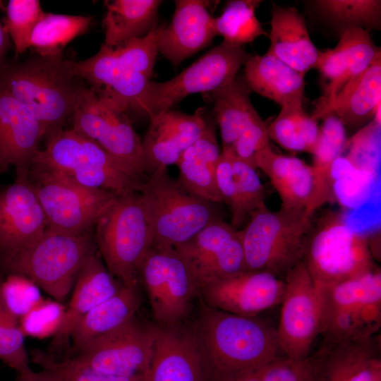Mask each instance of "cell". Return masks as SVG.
Masks as SVG:
<instances>
[{
	"label": "cell",
	"mask_w": 381,
	"mask_h": 381,
	"mask_svg": "<svg viewBox=\"0 0 381 381\" xmlns=\"http://www.w3.org/2000/svg\"><path fill=\"white\" fill-rule=\"evenodd\" d=\"M191 332L207 381H222L280 357L277 329L257 316L230 313L202 303Z\"/></svg>",
	"instance_id": "6da1fadb"
},
{
	"label": "cell",
	"mask_w": 381,
	"mask_h": 381,
	"mask_svg": "<svg viewBox=\"0 0 381 381\" xmlns=\"http://www.w3.org/2000/svg\"><path fill=\"white\" fill-rule=\"evenodd\" d=\"M62 54H35L0 64V87L26 106L40 121L44 138L64 129L86 87Z\"/></svg>",
	"instance_id": "7a4b0ae2"
},
{
	"label": "cell",
	"mask_w": 381,
	"mask_h": 381,
	"mask_svg": "<svg viewBox=\"0 0 381 381\" xmlns=\"http://www.w3.org/2000/svg\"><path fill=\"white\" fill-rule=\"evenodd\" d=\"M314 214L306 208L273 211L265 204L253 211L238 230L245 269L285 275L303 261Z\"/></svg>",
	"instance_id": "3957f363"
},
{
	"label": "cell",
	"mask_w": 381,
	"mask_h": 381,
	"mask_svg": "<svg viewBox=\"0 0 381 381\" xmlns=\"http://www.w3.org/2000/svg\"><path fill=\"white\" fill-rule=\"evenodd\" d=\"M97 250L90 232L73 234L47 228L30 246L0 255V263L8 274L28 278L61 303L71 292L86 260Z\"/></svg>",
	"instance_id": "277c9868"
},
{
	"label": "cell",
	"mask_w": 381,
	"mask_h": 381,
	"mask_svg": "<svg viewBox=\"0 0 381 381\" xmlns=\"http://www.w3.org/2000/svg\"><path fill=\"white\" fill-rule=\"evenodd\" d=\"M95 226L97 249L109 272L122 284L137 286L140 265L154 241L140 193H118Z\"/></svg>",
	"instance_id": "5b68a950"
},
{
	"label": "cell",
	"mask_w": 381,
	"mask_h": 381,
	"mask_svg": "<svg viewBox=\"0 0 381 381\" xmlns=\"http://www.w3.org/2000/svg\"><path fill=\"white\" fill-rule=\"evenodd\" d=\"M155 245L174 248L223 220L218 205L187 191L167 168L150 174L140 192Z\"/></svg>",
	"instance_id": "8992f818"
},
{
	"label": "cell",
	"mask_w": 381,
	"mask_h": 381,
	"mask_svg": "<svg viewBox=\"0 0 381 381\" xmlns=\"http://www.w3.org/2000/svg\"><path fill=\"white\" fill-rule=\"evenodd\" d=\"M324 343H349L377 334L381 325V272L377 267L358 277L317 286Z\"/></svg>",
	"instance_id": "52a82bcc"
},
{
	"label": "cell",
	"mask_w": 381,
	"mask_h": 381,
	"mask_svg": "<svg viewBox=\"0 0 381 381\" xmlns=\"http://www.w3.org/2000/svg\"><path fill=\"white\" fill-rule=\"evenodd\" d=\"M32 164L91 188L140 193L145 183L126 171L95 142L72 128L48 137Z\"/></svg>",
	"instance_id": "ba28073f"
},
{
	"label": "cell",
	"mask_w": 381,
	"mask_h": 381,
	"mask_svg": "<svg viewBox=\"0 0 381 381\" xmlns=\"http://www.w3.org/2000/svg\"><path fill=\"white\" fill-rule=\"evenodd\" d=\"M303 262L319 287L353 279L377 268L367 237L334 211L325 213L313 225Z\"/></svg>",
	"instance_id": "9c48e42d"
},
{
	"label": "cell",
	"mask_w": 381,
	"mask_h": 381,
	"mask_svg": "<svg viewBox=\"0 0 381 381\" xmlns=\"http://www.w3.org/2000/svg\"><path fill=\"white\" fill-rule=\"evenodd\" d=\"M71 119L72 129L95 142L128 173L145 181L143 143L124 109L86 87Z\"/></svg>",
	"instance_id": "30bf717a"
},
{
	"label": "cell",
	"mask_w": 381,
	"mask_h": 381,
	"mask_svg": "<svg viewBox=\"0 0 381 381\" xmlns=\"http://www.w3.org/2000/svg\"><path fill=\"white\" fill-rule=\"evenodd\" d=\"M28 178L43 209L47 228L68 234L89 233L119 193L79 185L35 164Z\"/></svg>",
	"instance_id": "8fae6325"
},
{
	"label": "cell",
	"mask_w": 381,
	"mask_h": 381,
	"mask_svg": "<svg viewBox=\"0 0 381 381\" xmlns=\"http://www.w3.org/2000/svg\"><path fill=\"white\" fill-rule=\"evenodd\" d=\"M250 56L242 47L223 40L173 78L150 80L138 112L150 117L171 109L188 95L213 92L230 83Z\"/></svg>",
	"instance_id": "7c38bea8"
},
{
	"label": "cell",
	"mask_w": 381,
	"mask_h": 381,
	"mask_svg": "<svg viewBox=\"0 0 381 381\" xmlns=\"http://www.w3.org/2000/svg\"><path fill=\"white\" fill-rule=\"evenodd\" d=\"M157 325L176 327L187 318L198 286L174 248L152 243L138 270Z\"/></svg>",
	"instance_id": "4fadbf2b"
},
{
	"label": "cell",
	"mask_w": 381,
	"mask_h": 381,
	"mask_svg": "<svg viewBox=\"0 0 381 381\" xmlns=\"http://www.w3.org/2000/svg\"><path fill=\"white\" fill-rule=\"evenodd\" d=\"M154 326L135 315L70 357L97 371L145 381L151 365Z\"/></svg>",
	"instance_id": "5bb4252c"
},
{
	"label": "cell",
	"mask_w": 381,
	"mask_h": 381,
	"mask_svg": "<svg viewBox=\"0 0 381 381\" xmlns=\"http://www.w3.org/2000/svg\"><path fill=\"white\" fill-rule=\"evenodd\" d=\"M284 281L285 291L276 329L279 350L284 357L303 358L320 334L319 291L303 261L286 272Z\"/></svg>",
	"instance_id": "9a60e30c"
},
{
	"label": "cell",
	"mask_w": 381,
	"mask_h": 381,
	"mask_svg": "<svg viewBox=\"0 0 381 381\" xmlns=\"http://www.w3.org/2000/svg\"><path fill=\"white\" fill-rule=\"evenodd\" d=\"M284 291V279L267 272L243 270L205 284L198 296L210 308L257 316L280 304Z\"/></svg>",
	"instance_id": "2e32d148"
},
{
	"label": "cell",
	"mask_w": 381,
	"mask_h": 381,
	"mask_svg": "<svg viewBox=\"0 0 381 381\" xmlns=\"http://www.w3.org/2000/svg\"><path fill=\"white\" fill-rule=\"evenodd\" d=\"M188 265L199 289L245 269L239 231L224 220L214 222L174 248Z\"/></svg>",
	"instance_id": "e0dca14e"
},
{
	"label": "cell",
	"mask_w": 381,
	"mask_h": 381,
	"mask_svg": "<svg viewBox=\"0 0 381 381\" xmlns=\"http://www.w3.org/2000/svg\"><path fill=\"white\" fill-rule=\"evenodd\" d=\"M340 34L335 47L319 52L315 67L327 81L311 115L317 121L341 90L380 55V49L374 44L368 30L351 28Z\"/></svg>",
	"instance_id": "ac0fdd59"
},
{
	"label": "cell",
	"mask_w": 381,
	"mask_h": 381,
	"mask_svg": "<svg viewBox=\"0 0 381 381\" xmlns=\"http://www.w3.org/2000/svg\"><path fill=\"white\" fill-rule=\"evenodd\" d=\"M43 138L33 113L0 87V172L14 167L17 179H27Z\"/></svg>",
	"instance_id": "d6986e66"
},
{
	"label": "cell",
	"mask_w": 381,
	"mask_h": 381,
	"mask_svg": "<svg viewBox=\"0 0 381 381\" xmlns=\"http://www.w3.org/2000/svg\"><path fill=\"white\" fill-rule=\"evenodd\" d=\"M47 229L46 217L28 178L0 190V255L23 250Z\"/></svg>",
	"instance_id": "ffe728a7"
},
{
	"label": "cell",
	"mask_w": 381,
	"mask_h": 381,
	"mask_svg": "<svg viewBox=\"0 0 381 381\" xmlns=\"http://www.w3.org/2000/svg\"><path fill=\"white\" fill-rule=\"evenodd\" d=\"M171 22L157 27L159 52L174 66L207 46L217 35L211 1L176 0Z\"/></svg>",
	"instance_id": "44dd1931"
},
{
	"label": "cell",
	"mask_w": 381,
	"mask_h": 381,
	"mask_svg": "<svg viewBox=\"0 0 381 381\" xmlns=\"http://www.w3.org/2000/svg\"><path fill=\"white\" fill-rule=\"evenodd\" d=\"M150 119L142 141L147 176L157 169L176 164L182 153L202 134L208 121L203 108L191 115L169 109Z\"/></svg>",
	"instance_id": "7402d4cb"
},
{
	"label": "cell",
	"mask_w": 381,
	"mask_h": 381,
	"mask_svg": "<svg viewBox=\"0 0 381 381\" xmlns=\"http://www.w3.org/2000/svg\"><path fill=\"white\" fill-rule=\"evenodd\" d=\"M75 76L85 80L98 95L111 99L126 111H138L150 79L122 64L110 48L102 44L94 56L80 61H72Z\"/></svg>",
	"instance_id": "603a6c76"
},
{
	"label": "cell",
	"mask_w": 381,
	"mask_h": 381,
	"mask_svg": "<svg viewBox=\"0 0 381 381\" xmlns=\"http://www.w3.org/2000/svg\"><path fill=\"white\" fill-rule=\"evenodd\" d=\"M255 162L278 193L282 208L315 212L323 205L314 171L302 159L278 154L269 145L256 154Z\"/></svg>",
	"instance_id": "cb8c5ba5"
},
{
	"label": "cell",
	"mask_w": 381,
	"mask_h": 381,
	"mask_svg": "<svg viewBox=\"0 0 381 381\" xmlns=\"http://www.w3.org/2000/svg\"><path fill=\"white\" fill-rule=\"evenodd\" d=\"M145 381H207L191 330L154 326L153 353Z\"/></svg>",
	"instance_id": "d4e9b609"
},
{
	"label": "cell",
	"mask_w": 381,
	"mask_h": 381,
	"mask_svg": "<svg viewBox=\"0 0 381 381\" xmlns=\"http://www.w3.org/2000/svg\"><path fill=\"white\" fill-rule=\"evenodd\" d=\"M123 286L107 270L98 251L82 267L71 291L68 306L52 346L59 347L69 339L78 322L90 310L109 298Z\"/></svg>",
	"instance_id": "484cf974"
},
{
	"label": "cell",
	"mask_w": 381,
	"mask_h": 381,
	"mask_svg": "<svg viewBox=\"0 0 381 381\" xmlns=\"http://www.w3.org/2000/svg\"><path fill=\"white\" fill-rule=\"evenodd\" d=\"M270 23L267 53L303 75L315 68L320 50L313 43L299 12L293 7L274 4Z\"/></svg>",
	"instance_id": "4316f807"
},
{
	"label": "cell",
	"mask_w": 381,
	"mask_h": 381,
	"mask_svg": "<svg viewBox=\"0 0 381 381\" xmlns=\"http://www.w3.org/2000/svg\"><path fill=\"white\" fill-rule=\"evenodd\" d=\"M220 155L215 126L212 121L208 120L202 134L182 153L177 162L179 170L177 179L193 195L222 203L216 182V169Z\"/></svg>",
	"instance_id": "83f0119b"
},
{
	"label": "cell",
	"mask_w": 381,
	"mask_h": 381,
	"mask_svg": "<svg viewBox=\"0 0 381 381\" xmlns=\"http://www.w3.org/2000/svg\"><path fill=\"white\" fill-rule=\"evenodd\" d=\"M244 79L251 90L281 106L303 105V74L266 53L250 55L245 63Z\"/></svg>",
	"instance_id": "f1b7e54d"
},
{
	"label": "cell",
	"mask_w": 381,
	"mask_h": 381,
	"mask_svg": "<svg viewBox=\"0 0 381 381\" xmlns=\"http://www.w3.org/2000/svg\"><path fill=\"white\" fill-rule=\"evenodd\" d=\"M380 93L381 54L341 90L319 119L334 114L345 127H358L373 119L380 107Z\"/></svg>",
	"instance_id": "f546056e"
},
{
	"label": "cell",
	"mask_w": 381,
	"mask_h": 381,
	"mask_svg": "<svg viewBox=\"0 0 381 381\" xmlns=\"http://www.w3.org/2000/svg\"><path fill=\"white\" fill-rule=\"evenodd\" d=\"M140 306L137 286L123 285L78 322L70 337L72 351L75 354L94 339L121 325L135 315Z\"/></svg>",
	"instance_id": "4dcf8cb0"
},
{
	"label": "cell",
	"mask_w": 381,
	"mask_h": 381,
	"mask_svg": "<svg viewBox=\"0 0 381 381\" xmlns=\"http://www.w3.org/2000/svg\"><path fill=\"white\" fill-rule=\"evenodd\" d=\"M159 0L105 1L104 46L116 48L146 35L157 24Z\"/></svg>",
	"instance_id": "1f68e13d"
},
{
	"label": "cell",
	"mask_w": 381,
	"mask_h": 381,
	"mask_svg": "<svg viewBox=\"0 0 381 381\" xmlns=\"http://www.w3.org/2000/svg\"><path fill=\"white\" fill-rule=\"evenodd\" d=\"M250 88L243 77L236 76L228 84L210 92L213 114L222 138V150L229 148L259 114L250 99Z\"/></svg>",
	"instance_id": "d6a6232c"
},
{
	"label": "cell",
	"mask_w": 381,
	"mask_h": 381,
	"mask_svg": "<svg viewBox=\"0 0 381 381\" xmlns=\"http://www.w3.org/2000/svg\"><path fill=\"white\" fill-rule=\"evenodd\" d=\"M312 155L311 166L316 176L322 204L334 200L332 167L347 147L345 126L339 119L331 114L323 119Z\"/></svg>",
	"instance_id": "836d02e7"
},
{
	"label": "cell",
	"mask_w": 381,
	"mask_h": 381,
	"mask_svg": "<svg viewBox=\"0 0 381 381\" xmlns=\"http://www.w3.org/2000/svg\"><path fill=\"white\" fill-rule=\"evenodd\" d=\"M92 20L91 16L45 13L31 33L29 49L44 56L62 54L69 42L90 29Z\"/></svg>",
	"instance_id": "e575fe53"
},
{
	"label": "cell",
	"mask_w": 381,
	"mask_h": 381,
	"mask_svg": "<svg viewBox=\"0 0 381 381\" xmlns=\"http://www.w3.org/2000/svg\"><path fill=\"white\" fill-rule=\"evenodd\" d=\"M269 137L285 150L312 154L318 140V121L308 115L303 105L282 107L268 126Z\"/></svg>",
	"instance_id": "d590c367"
},
{
	"label": "cell",
	"mask_w": 381,
	"mask_h": 381,
	"mask_svg": "<svg viewBox=\"0 0 381 381\" xmlns=\"http://www.w3.org/2000/svg\"><path fill=\"white\" fill-rule=\"evenodd\" d=\"M260 3L259 0L229 1L221 16L214 18L217 35L222 36L224 41L242 47L266 35L255 16Z\"/></svg>",
	"instance_id": "8d00e7d4"
},
{
	"label": "cell",
	"mask_w": 381,
	"mask_h": 381,
	"mask_svg": "<svg viewBox=\"0 0 381 381\" xmlns=\"http://www.w3.org/2000/svg\"><path fill=\"white\" fill-rule=\"evenodd\" d=\"M318 11L340 32L351 28L378 29L381 22L380 0H317Z\"/></svg>",
	"instance_id": "74e56055"
},
{
	"label": "cell",
	"mask_w": 381,
	"mask_h": 381,
	"mask_svg": "<svg viewBox=\"0 0 381 381\" xmlns=\"http://www.w3.org/2000/svg\"><path fill=\"white\" fill-rule=\"evenodd\" d=\"M6 11L4 27L18 56L29 49L31 33L45 12L38 0H10Z\"/></svg>",
	"instance_id": "f35d334b"
},
{
	"label": "cell",
	"mask_w": 381,
	"mask_h": 381,
	"mask_svg": "<svg viewBox=\"0 0 381 381\" xmlns=\"http://www.w3.org/2000/svg\"><path fill=\"white\" fill-rule=\"evenodd\" d=\"M24 337L19 320L10 313L0 301V360L18 375L32 371Z\"/></svg>",
	"instance_id": "ab89813d"
},
{
	"label": "cell",
	"mask_w": 381,
	"mask_h": 381,
	"mask_svg": "<svg viewBox=\"0 0 381 381\" xmlns=\"http://www.w3.org/2000/svg\"><path fill=\"white\" fill-rule=\"evenodd\" d=\"M322 353L299 359L279 357L258 369L261 381H321Z\"/></svg>",
	"instance_id": "60d3db41"
},
{
	"label": "cell",
	"mask_w": 381,
	"mask_h": 381,
	"mask_svg": "<svg viewBox=\"0 0 381 381\" xmlns=\"http://www.w3.org/2000/svg\"><path fill=\"white\" fill-rule=\"evenodd\" d=\"M369 339L349 343H323L320 349L322 353L321 381H348L351 370Z\"/></svg>",
	"instance_id": "b9f144b4"
},
{
	"label": "cell",
	"mask_w": 381,
	"mask_h": 381,
	"mask_svg": "<svg viewBox=\"0 0 381 381\" xmlns=\"http://www.w3.org/2000/svg\"><path fill=\"white\" fill-rule=\"evenodd\" d=\"M347 146L346 157L350 166L360 171L373 174L380 164V123L375 119L353 135Z\"/></svg>",
	"instance_id": "7bdbcfd3"
},
{
	"label": "cell",
	"mask_w": 381,
	"mask_h": 381,
	"mask_svg": "<svg viewBox=\"0 0 381 381\" xmlns=\"http://www.w3.org/2000/svg\"><path fill=\"white\" fill-rule=\"evenodd\" d=\"M156 24L145 36L129 40L121 46L111 49L114 55L124 65L147 77L152 75L159 53ZM109 48V47H108Z\"/></svg>",
	"instance_id": "ee69618b"
},
{
	"label": "cell",
	"mask_w": 381,
	"mask_h": 381,
	"mask_svg": "<svg viewBox=\"0 0 381 381\" xmlns=\"http://www.w3.org/2000/svg\"><path fill=\"white\" fill-rule=\"evenodd\" d=\"M43 299L40 288L28 278L9 274L0 285V301L18 320Z\"/></svg>",
	"instance_id": "f6af8a7d"
},
{
	"label": "cell",
	"mask_w": 381,
	"mask_h": 381,
	"mask_svg": "<svg viewBox=\"0 0 381 381\" xmlns=\"http://www.w3.org/2000/svg\"><path fill=\"white\" fill-rule=\"evenodd\" d=\"M32 360L42 369L50 370L56 373L61 381H141L97 371L72 358L59 361L40 350L32 352Z\"/></svg>",
	"instance_id": "bcb514c9"
},
{
	"label": "cell",
	"mask_w": 381,
	"mask_h": 381,
	"mask_svg": "<svg viewBox=\"0 0 381 381\" xmlns=\"http://www.w3.org/2000/svg\"><path fill=\"white\" fill-rule=\"evenodd\" d=\"M65 310L60 302L43 298L19 319L20 329L25 337H54L61 327Z\"/></svg>",
	"instance_id": "7dc6e473"
},
{
	"label": "cell",
	"mask_w": 381,
	"mask_h": 381,
	"mask_svg": "<svg viewBox=\"0 0 381 381\" xmlns=\"http://www.w3.org/2000/svg\"><path fill=\"white\" fill-rule=\"evenodd\" d=\"M223 153L231 159L242 211L246 219L253 211L265 204V187L256 169L227 153Z\"/></svg>",
	"instance_id": "c3c4849f"
},
{
	"label": "cell",
	"mask_w": 381,
	"mask_h": 381,
	"mask_svg": "<svg viewBox=\"0 0 381 381\" xmlns=\"http://www.w3.org/2000/svg\"><path fill=\"white\" fill-rule=\"evenodd\" d=\"M268 126L259 116L248 126L229 148L222 152L257 169L255 162L256 154L270 145Z\"/></svg>",
	"instance_id": "681fc988"
},
{
	"label": "cell",
	"mask_w": 381,
	"mask_h": 381,
	"mask_svg": "<svg viewBox=\"0 0 381 381\" xmlns=\"http://www.w3.org/2000/svg\"><path fill=\"white\" fill-rule=\"evenodd\" d=\"M218 190L231 213V224L238 229L245 221L230 157L221 152L216 169Z\"/></svg>",
	"instance_id": "f907efd6"
},
{
	"label": "cell",
	"mask_w": 381,
	"mask_h": 381,
	"mask_svg": "<svg viewBox=\"0 0 381 381\" xmlns=\"http://www.w3.org/2000/svg\"><path fill=\"white\" fill-rule=\"evenodd\" d=\"M348 381H381L380 335L377 334L367 341Z\"/></svg>",
	"instance_id": "816d5d0a"
},
{
	"label": "cell",
	"mask_w": 381,
	"mask_h": 381,
	"mask_svg": "<svg viewBox=\"0 0 381 381\" xmlns=\"http://www.w3.org/2000/svg\"><path fill=\"white\" fill-rule=\"evenodd\" d=\"M14 381H61V380L54 372L42 369L40 372L32 370L25 375H18V377Z\"/></svg>",
	"instance_id": "f5cc1de1"
},
{
	"label": "cell",
	"mask_w": 381,
	"mask_h": 381,
	"mask_svg": "<svg viewBox=\"0 0 381 381\" xmlns=\"http://www.w3.org/2000/svg\"><path fill=\"white\" fill-rule=\"evenodd\" d=\"M10 47V37L4 25L0 23V64L6 61V56Z\"/></svg>",
	"instance_id": "db71d44e"
},
{
	"label": "cell",
	"mask_w": 381,
	"mask_h": 381,
	"mask_svg": "<svg viewBox=\"0 0 381 381\" xmlns=\"http://www.w3.org/2000/svg\"><path fill=\"white\" fill-rule=\"evenodd\" d=\"M258 369L245 372L222 381H261Z\"/></svg>",
	"instance_id": "11a10c76"
}]
</instances>
